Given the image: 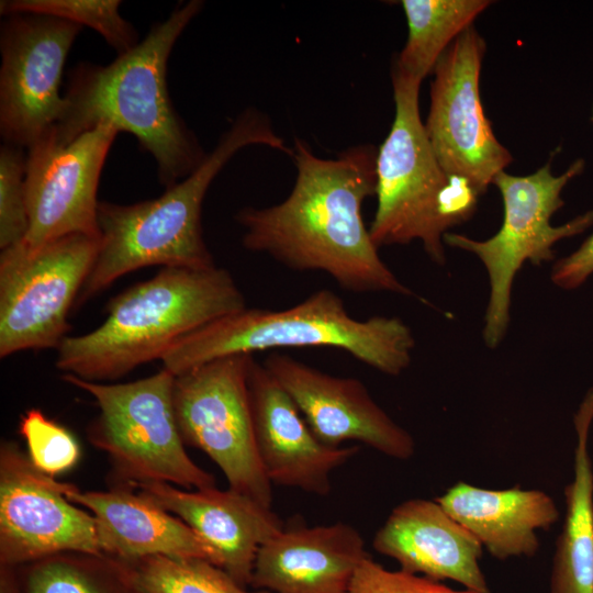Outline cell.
<instances>
[{
  "mask_svg": "<svg viewBox=\"0 0 593 593\" xmlns=\"http://www.w3.org/2000/svg\"><path fill=\"white\" fill-rule=\"evenodd\" d=\"M291 158L296 176L288 197L235 215L243 246L295 271L325 272L345 290L414 295L382 260L362 220L365 200L376 195L374 146L323 158L295 137Z\"/></svg>",
  "mask_w": 593,
  "mask_h": 593,
  "instance_id": "obj_1",
  "label": "cell"
},
{
  "mask_svg": "<svg viewBox=\"0 0 593 593\" xmlns=\"http://www.w3.org/2000/svg\"><path fill=\"white\" fill-rule=\"evenodd\" d=\"M202 7L200 0L177 7L108 65L85 61L71 68L64 107L52 128L55 139L67 145L107 123L137 138L155 159L166 188L194 171L206 154L172 104L167 65L177 40Z\"/></svg>",
  "mask_w": 593,
  "mask_h": 593,
  "instance_id": "obj_2",
  "label": "cell"
},
{
  "mask_svg": "<svg viewBox=\"0 0 593 593\" xmlns=\"http://www.w3.org/2000/svg\"><path fill=\"white\" fill-rule=\"evenodd\" d=\"M254 145L290 153L270 119L259 110L247 109L233 121L201 165L166 188L161 195L133 204L100 201L99 251L76 304L143 267H215L202 235V203L213 179L227 161L238 150Z\"/></svg>",
  "mask_w": 593,
  "mask_h": 593,
  "instance_id": "obj_3",
  "label": "cell"
},
{
  "mask_svg": "<svg viewBox=\"0 0 593 593\" xmlns=\"http://www.w3.org/2000/svg\"><path fill=\"white\" fill-rule=\"evenodd\" d=\"M245 296L224 268H163L114 296L96 329L65 337L56 367L88 381L114 380L161 359L183 336L246 309Z\"/></svg>",
  "mask_w": 593,
  "mask_h": 593,
  "instance_id": "obj_4",
  "label": "cell"
},
{
  "mask_svg": "<svg viewBox=\"0 0 593 593\" xmlns=\"http://www.w3.org/2000/svg\"><path fill=\"white\" fill-rule=\"evenodd\" d=\"M342 349L389 376L409 368L412 329L399 317H353L343 300L323 289L284 310L244 309L214 320L175 343L161 357L175 377L209 361L275 348Z\"/></svg>",
  "mask_w": 593,
  "mask_h": 593,
  "instance_id": "obj_5",
  "label": "cell"
},
{
  "mask_svg": "<svg viewBox=\"0 0 593 593\" xmlns=\"http://www.w3.org/2000/svg\"><path fill=\"white\" fill-rule=\"evenodd\" d=\"M391 78L395 114L377 150V210L369 232L378 248L419 240L432 261L445 265L444 237L473 215L480 194L441 168L419 114L422 81L394 65Z\"/></svg>",
  "mask_w": 593,
  "mask_h": 593,
  "instance_id": "obj_6",
  "label": "cell"
},
{
  "mask_svg": "<svg viewBox=\"0 0 593 593\" xmlns=\"http://www.w3.org/2000/svg\"><path fill=\"white\" fill-rule=\"evenodd\" d=\"M61 379L92 395L99 414L88 440L109 457L111 486L135 489L167 482L186 490L215 486L214 477L187 454L174 407L175 376L166 369L127 383L104 384L64 373Z\"/></svg>",
  "mask_w": 593,
  "mask_h": 593,
  "instance_id": "obj_7",
  "label": "cell"
},
{
  "mask_svg": "<svg viewBox=\"0 0 593 593\" xmlns=\"http://www.w3.org/2000/svg\"><path fill=\"white\" fill-rule=\"evenodd\" d=\"M583 169L584 160L578 159L560 176L552 175L550 161L528 176H513L503 170L493 180L504 208L503 223L496 234L484 240L454 233L445 235L446 245L475 255L486 270L490 293L482 336L489 348H496L507 332L513 281L523 265L552 260V247L558 240L593 225V210L561 226L550 224L551 216L564 204L561 198L564 186Z\"/></svg>",
  "mask_w": 593,
  "mask_h": 593,
  "instance_id": "obj_8",
  "label": "cell"
},
{
  "mask_svg": "<svg viewBox=\"0 0 593 593\" xmlns=\"http://www.w3.org/2000/svg\"><path fill=\"white\" fill-rule=\"evenodd\" d=\"M254 360L233 355L176 376L172 399L184 445L205 452L230 489L271 507L272 484L257 451L249 401Z\"/></svg>",
  "mask_w": 593,
  "mask_h": 593,
  "instance_id": "obj_9",
  "label": "cell"
},
{
  "mask_svg": "<svg viewBox=\"0 0 593 593\" xmlns=\"http://www.w3.org/2000/svg\"><path fill=\"white\" fill-rule=\"evenodd\" d=\"M100 237L70 234L25 253L0 254V357L58 348L68 313L98 255Z\"/></svg>",
  "mask_w": 593,
  "mask_h": 593,
  "instance_id": "obj_10",
  "label": "cell"
},
{
  "mask_svg": "<svg viewBox=\"0 0 593 593\" xmlns=\"http://www.w3.org/2000/svg\"><path fill=\"white\" fill-rule=\"evenodd\" d=\"M484 53L485 42L473 25L449 45L433 70L424 123L445 172L467 179L480 195L513 160L496 139L481 102Z\"/></svg>",
  "mask_w": 593,
  "mask_h": 593,
  "instance_id": "obj_11",
  "label": "cell"
},
{
  "mask_svg": "<svg viewBox=\"0 0 593 593\" xmlns=\"http://www.w3.org/2000/svg\"><path fill=\"white\" fill-rule=\"evenodd\" d=\"M81 25L58 18L14 13L1 26L0 133L29 148L57 123L65 63Z\"/></svg>",
  "mask_w": 593,
  "mask_h": 593,
  "instance_id": "obj_12",
  "label": "cell"
},
{
  "mask_svg": "<svg viewBox=\"0 0 593 593\" xmlns=\"http://www.w3.org/2000/svg\"><path fill=\"white\" fill-rule=\"evenodd\" d=\"M118 133L103 123L61 145L51 128L26 149L29 231L14 248L29 253L70 234L100 237L97 191Z\"/></svg>",
  "mask_w": 593,
  "mask_h": 593,
  "instance_id": "obj_13",
  "label": "cell"
},
{
  "mask_svg": "<svg viewBox=\"0 0 593 593\" xmlns=\"http://www.w3.org/2000/svg\"><path fill=\"white\" fill-rule=\"evenodd\" d=\"M64 551L103 553L94 517L37 470L16 441H2L0 564L20 567Z\"/></svg>",
  "mask_w": 593,
  "mask_h": 593,
  "instance_id": "obj_14",
  "label": "cell"
},
{
  "mask_svg": "<svg viewBox=\"0 0 593 593\" xmlns=\"http://www.w3.org/2000/svg\"><path fill=\"white\" fill-rule=\"evenodd\" d=\"M264 365L323 444L339 447L359 441L391 458L413 457L412 435L374 402L358 379L332 376L282 354H271Z\"/></svg>",
  "mask_w": 593,
  "mask_h": 593,
  "instance_id": "obj_15",
  "label": "cell"
},
{
  "mask_svg": "<svg viewBox=\"0 0 593 593\" xmlns=\"http://www.w3.org/2000/svg\"><path fill=\"white\" fill-rule=\"evenodd\" d=\"M248 391L257 451L271 482L316 495L331 492V473L358 452L313 434L290 394L265 365L253 361Z\"/></svg>",
  "mask_w": 593,
  "mask_h": 593,
  "instance_id": "obj_16",
  "label": "cell"
},
{
  "mask_svg": "<svg viewBox=\"0 0 593 593\" xmlns=\"http://www.w3.org/2000/svg\"><path fill=\"white\" fill-rule=\"evenodd\" d=\"M136 489L184 522L215 552L217 566L244 588L250 584L259 548L284 526L271 507L230 488L182 490L148 481Z\"/></svg>",
  "mask_w": 593,
  "mask_h": 593,
  "instance_id": "obj_17",
  "label": "cell"
},
{
  "mask_svg": "<svg viewBox=\"0 0 593 593\" xmlns=\"http://www.w3.org/2000/svg\"><path fill=\"white\" fill-rule=\"evenodd\" d=\"M368 557L360 533L349 524L284 525L259 548L249 586L269 593H346Z\"/></svg>",
  "mask_w": 593,
  "mask_h": 593,
  "instance_id": "obj_18",
  "label": "cell"
},
{
  "mask_svg": "<svg viewBox=\"0 0 593 593\" xmlns=\"http://www.w3.org/2000/svg\"><path fill=\"white\" fill-rule=\"evenodd\" d=\"M372 547L409 573L491 593L479 564L483 546L436 500L413 499L394 507L377 530Z\"/></svg>",
  "mask_w": 593,
  "mask_h": 593,
  "instance_id": "obj_19",
  "label": "cell"
},
{
  "mask_svg": "<svg viewBox=\"0 0 593 593\" xmlns=\"http://www.w3.org/2000/svg\"><path fill=\"white\" fill-rule=\"evenodd\" d=\"M60 490L70 502L92 513L103 553L130 563L165 556L199 558L217 566L215 552L184 522L135 489L82 492L60 482Z\"/></svg>",
  "mask_w": 593,
  "mask_h": 593,
  "instance_id": "obj_20",
  "label": "cell"
},
{
  "mask_svg": "<svg viewBox=\"0 0 593 593\" xmlns=\"http://www.w3.org/2000/svg\"><path fill=\"white\" fill-rule=\"evenodd\" d=\"M436 502L500 560L534 556L539 548L537 532L559 518L546 492L518 486L490 490L458 482Z\"/></svg>",
  "mask_w": 593,
  "mask_h": 593,
  "instance_id": "obj_21",
  "label": "cell"
},
{
  "mask_svg": "<svg viewBox=\"0 0 593 593\" xmlns=\"http://www.w3.org/2000/svg\"><path fill=\"white\" fill-rule=\"evenodd\" d=\"M593 388L574 416V477L566 488L567 513L557 542L550 593H593V470L588 449Z\"/></svg>",
  "mask_w": 593,
  "mask_h": 593,
  "instance_id": "obj_22",
  "label": "cell"
},
{
  "mask_svg": "<svg viewBox=\"0 0 593 593\" xmlns=\"http://www.w3.org/2000/svg\"><path fill=\"white\" fill-rule=\"evenodd\" d=\"M15 568L21 593H144L134 566L107 553L64 551Z\"/></svg>",
  "mask_w": 593,
  "mask_h": 593,
  "instance_id": "obj_23",
  "label": "cell"
},
{
  "mask_svg": "<svg viewBox=\"0 0 593 593\" xmlns=\"http://www.w3.org/2000/svg\"><path fill=\"white\" fill-rule=\"evenodd\" d=\"M490 4L489 0H402L409 33L393 65L422 81Z\"/></svg>",
  "mask_w": 593,
  "mask_h": 593,
  "instance_id": "obj_24",
  "label": "cell"
},
{
  "mask_svg": "<svg viewBox=\"0 0 593 593\" xmlns=\"http://www.w3.org/2000/svg\"><path fill=\"white\" fill-rule=\"evenodd\" d=\"M132 564L144 593H269L247 590L204 559L153 556Z\"/></svg>",
  "mask_w": 593,
  "mask_h": 593,
  "instance_id": "obj_25",
  "label": "cell"
},
{
  "mask_svg": "<svg viewBox=\"0 0 593 593\" xmlns=\"http://www.w3.org/2000/svg\"><path fill=\"white\" fill-rule=\"evenodd\" d=\"M119 0H2L1 15L35 13L66 20L97 31L124 54L138 44V34L120 13Z\"/></svg>",
  "mask_w": 593,
  "mask_h": 593,
  "instance_id": "obj_26",
  "label": "cell"
},
{
  "mask_svg": "<svg viewBox=\"0 0 593 593\" xmlns=\"http://www.w3.org/2000/svg\"><path fill=\"white\" fill-rule=\"evenodd\" d=\"M19 432L32 465L47 475L55 478L68 471L80 457L79 445L70 432L38 409H30L21 416Z\"/></svg>",
  "mask_w": 593,
  "mask_h": 593,
  "instance_id": "obj_27",
  "label": "cell"
},
{
  "mask_svg": "<svg viewBox=\"0 0 593 593\" xmlns=\"http://www.w3.org/2000/svg\"><path fill=\"white\" fill-rule=\"evenodd\" d=\"M26 153L3 144L0 148V249L19 245L29 231L25 190Z\"/></svg>",
  "mask_w": 593,
  "mask_h": 593,
  "instance_id": "obj_28",
  "label": "cell"
},
{
  "mask_svg": "<svg viewBox=\"0 0 593 593\" xmlns=\"http://www.w3.org/2000/svg\"><path fill=\"white\" fill-rule=\"evenodd\" d=\"M346 593H475L469 590H452L438 581L409 573L391 571L369 556L357 569Z\"/></svg>",
  "mask_w": 593,
  "mask_h": 593,
  "instance_id": "obj_29",
  "label": "cell"
},
{
  "mask_svg": "<svg viewBox=\"0 0 593 593\" xmlns=\"http://www.w3.org/2000/svg\"><path fill=\"white\" fill-rule=\"evenodd\" d=\"M592 273L593 234L571 255L555 262L550 279L558 288L573 290L582 286Z\"/></svg>",
  "mask_w": 593,
  "mask_h": 593,
  "instance_id": "obj_30",
  "label": "cell"
},
{
  "mask_svg": "<svg viewBox=\"0 0 593 593\" xmlns=\"http://www.w3.org/2000/svg\"><path fill=\"white\" fill-rule=\"evenodd\" d=\"M0 593H21L15 567L0 564Z\"/></svg>",
  "mask_w": 593,
  "mask_h": 593,
  "instance_id": "obj_31",
  "label": "cell"
},
{
  "mask_svg": "<svg viewBox=\"0 0 593 593\" xmlns=\"http://www.w3.org/2000/svg\"><path fill=\"white\" fill-rule=\"evenodd\" d=\"M592 121H593V114H592Z\"/></svg>",
  "mask_w": 593,
  "mask_h": 593,
  "instance_id": "obj_32",
  "label": "cell"
}]
</instances>
